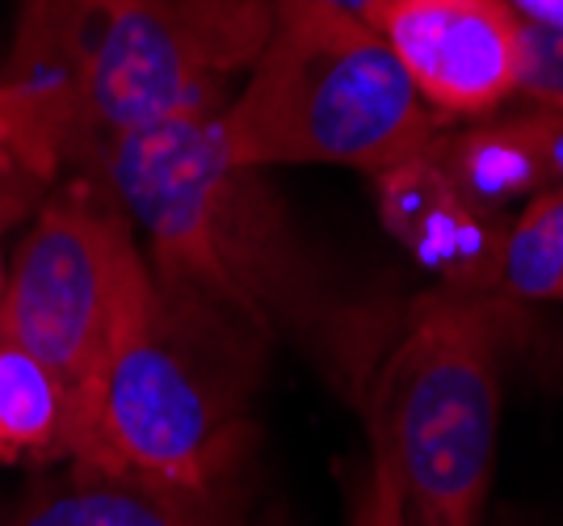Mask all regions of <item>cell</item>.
I'll list each match as a JSON object with an SVG mask.
<instances>
[{
  "mask_svg": "<svg viewBox=\"0 0 563 526\" xmlns=\"http://www.w3.org/2000/svg\"><path fill=\"white\" fill-rule=\"evenodd\" d=\"M446 119L417 94L375 25L329 0H269V34L219 114L235 165L383 173L421 156Z\"/></svg>",
  "mask_w": 563,
  "mask_h": 526,
  "instance_id": "cell-3",
  "label": "cell"
},
{
  "mask_svg": "<svg viewBox=\"0 0 563 526\" xmlns=\"http://www.w3.org/2000/svg\"><path fill=\"white\" fill-rule=\"evenodd\" d=\"M517 97L542 110H563V30L521 22V73Z\"/></svg>",
  "mask_w": 563,
  "mask_h": 526,
  "instance_id": "cell-14",
  "label": "cell"
},
{
  "mask_svg": "<svg viewBox=\"0 0 563 526\" xmlns=\"http://www.w3.org/2000/svg\"><path fill=\"white\" fill-rule=\"evenodd\" d=\"M0 526H249L228 493H177L71 468L0 509Z\"/></svg>",
  "mask_w": 563,
  "mask_h": 526,
  "instance_id": "cell-10",
  "label": "cell"
},
{
  "mask_svg": "<svg viewBox=\"0 0 563 526\" xmlns=\"http://www.w3.org/2000/svg\"><path fill=\"white\" fill-rule=\"evenodd\" d=\"M375 30L442 119L493 114L517 94L521 22L505 0H383Z\"/></svg>",
  "mask_w": 563,
  "mask_h": 526,
  "instance_id": "cell-8",
  "label": "cell"
},
{
  "mask_svg": "<svg viewBox=\"0 0 563 526\" xmlns=\"http://www.w3.org/2000/svg\"><path fill=\"white\" fill-rule=\"evenodd\" d=\"M353 526H404L396 484L378 459H371V476H366V489H362L357 509H353Z\"/></svg>",
  "mask_w": 563,
  "mask_h": 526,
  "instance_id": "cell-16",
  "label": "cell"
},
{
  "mask_svg": "<svg viewBox=\"0 0 563 526\" xmlns=\"http://www.w3.org/2000/svg\"><path fill=\"white\" fill-rule=\"evenodd\" d=\"M101 140L211 114L257 64L269 0H71Z\"/></svg>",
  "mask_w": 563,
  "mask_h": 526,
  "instance_id": "cell-6",
  "label": "cell"
},
{
  "mask_svg": "<svg viewBox=\"0 0 563 526\" xmlns=\"http://www.w3.org/2000/svg\"><path fill=\"white\" fill-rule=\"evenodd\" d=\"M505 4L517 13V22L563 30V0H505Z\"/></svg>",
  "mask_w": 563,
  "mask_h": 526,
  "instance_id": "cell-18",
  "label": "cell"
},
{
  "mask_svg": "<svg viewBox=\"0 0 563 526\" xmlns=\"http://www.w3.org/2000/svg\"><path fill=\"white\" fill-rule=\"evenodd\" d=\"M0 119L30 168L55 186L71 168L101 165V131L71 0H22L13 47L0 64Z\"/></svg>",
  "mask_w": 563,
  "mask_h": 526,
  "instance_id": "cell-7",
  "label": "cell"
},
{
  "mask_svg": "<svg viewBox=\"0 0 563 526\" xmlns=\"http://www.w3.org/2000/svg\"><path fill=\"white\" fill-rule=\"evenodd\" d=\"M530 127H534V140H539L542 165L551 173V186H563V110L530 106Z\"/></svg>",
  "mask_w": 563,
  "mask_h": 526,
  "instance_id": "cell-17",
  "label": "cell"
},
{
  "mask_svg": "<svg viewBox=\"0 0 563 526\" xmlns=\"http://www.w3.org/2000/svg\"><path fill=\"white\" fill-rule=\"evenodd\" d=\"M496 291L514 304H563V186L534 194L505 223Z\"/></svg>",
  "mask_w": 563,
  "mask_h": 526,
  "instance_id": "cell-13",
  "label": "cell"
},
{
  "mask_svg": "<svg viewBox=\"0 0 563 526\" xmlns=\"http://www.w3.org/2000/svg\"><path fill=\"white\" fill-rule=\"evenodd\" d=\"M147 287L152 265L106 168L64 173L13 249L0 325L59 371L80 405V434L106 362Z\"/></svg>",
  "mask_w": 563,
  "mask_h": 526,
  "instance_id": "cell-5",
  "label": "cell"
},
{
  "mask_svg": "<svg viewBox=\"0 0 563 526\" xmlns=\"http://www.w3.org/2000/svg\"><path fill=\"white\" fill-rule=\"evenodd\" d=\"M371 186L387 237L421 270L438 274L442 287L500 295L496 274L509 219L475 211L429 152L375 173Z\"/></svg>",
  "mask_w": 563,
  "mask_h": 526,
  "instance_id": "cell-9",
  "label": "cell"
},
{
  "mask_svg": "<svg viewBox=\"0 0 563 526\" xmlns=\"http://www.w3.org/2000/svg\"><path fill=\"white\" fill-rule=\"evenodd\" d=\"M424 152L438 161V168L475 211L493 219H500V211L514 202L526 207L534 194L551 186V173L542 165L539 140L530 127V110L484 119L463 131H442Z\"/></svg>",
  "mask_w": 563,
  "mask_h": 526,
  "instance_id": "cell-11",
  "label": "cell"
},
{
  "mask_svg": "<svg viewBox=\"0 0 563 526\" xmlns=\"http://www.w3.org/2000/svg\"><path fill=\"white\" fill-rule=\"evenodd\" d=\"M265 341L152 278L118 337L71 468L177 493H228L253 442Z\"/></svg>",
  "mask_w": 563,
  "mask_h": 526,
  "instance_id": "cell-2",
  "label": "cell"
},
{
  "mask_svg": "<svg viewBox=\"0 0 563 526\" xmlns=\"http://www.w3.org/2000/svg\"><path fill=\"white\" fill-rule=\"evenodd\" d=\"M47 190L51 186L22 156V147H18V140H13L9 122L0 119V211L22 223V219H30L38 207H43Z\"/></svg>",
  "mask_w": 563,
  "mask_h": 526,
  "instance_id": "cell-15",
  "label": "cell"
},
{
  "mask_svg": "<svg viewBox=\"0 0 563 526\" xmlns=\"http://www.w3.org/2000/svg\"><path fill=\"white\" fill-rule=\"evenodd\" d=\"M80 442V405L59 371L0 325V459L71 463Z\"/></svg>",
  "mask_w": 563,
  "mask_h": 526,
  "instance_id": "cell-12",
  "label": "cell"
},
{
  "mask_svg": "<svg viewBox=\"0 0 563 526\" xmlns=\"http://www.w3.org/2000/svg\"><path fill=\"white\" fill-rule=\"evenodd\" d=\"M219 114L110 135L101 168L147 240L152 278L211 304L265 346H295L353 405H362L399 316L332 287L265 168L235 165Z\"/></svg>",
  "mask_w": 563,
  "mask_h": 526,
  "instance_id": "cell-1",
  "label": "cell"
},
{
  "mask_svg": "<svg viewBox=\"0 0 563 526\" xmlns=\"http://www.w3.org/2000/svg\"><path fill=\"white\" fill-rule=\"evenodd\" d=\"M9 228H18V219L0 211V295H4V278H9V262H4V232H9Z\"/></svg>",
  "mask_w": 563,
  "mask_h": 526,
  "instance_id": "cell-20",
  "label": "cell"
},
{
  "mask_svg": "<svg viewBox=\"0 0 563 526\" xmlns=\"http://www.w3.org/2000/svg\"><path fill=\"white\" fill-rule=\"evenodd\" d=\"M514 299L438 287L417 295L362 396L371 459L387 468L404 526H479L493 484L500 362Z\"/></svg>",
  "mask_w": 563,
  "mask_h": 526,
  "instance_id": "cell-4",
  "label": "cell"
},
{
  "mask_svg": "<svg viewBox=\"0 0 563 526\" xmlns=\"http://www.w3.org/2000/svg\"><path fill=\"white\" fill-rule=\"evenodd\" d=\"M329 4L345 9L350 18H357V22H366V25H375L378 9H383V0H329Z\"/></svg>",
  "mask_w": 563,
  "mask_h": 526,
  "instance_id": "cell-19",
  "label": "cell"
}]
</instances>
